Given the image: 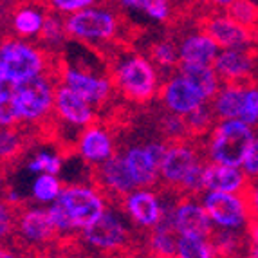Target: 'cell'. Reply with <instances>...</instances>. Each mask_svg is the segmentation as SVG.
I'll list each match as a JSON object with an SVG mask.
<instances>
[{
  "label": "cell",
  "mask_w": 258,
  "mask_h": 258,
  "mask_svg": "<svg viewBox=\"0 0 258 258\" xmlns=\"http://www.w3.org/2000/svg\"><path fill=\"white\" fill-rule=\"evenodd\" d=\"M108 206L110 199L94 182H71L47 208L60 238H71L96 222Z\"/></svg>",
  "instance_id": "1"
},
{
  "label": "cell",
  "mask_w": 258,
  "mask_h": 258,
  "mask_svg": "<svg viewBox=\"0 0 258 258\" xmlns=\"http://www.w3.org/2000/svg\"><path fill=\"white\" fill-rule=\"evenodd\" d=\"M206 155L197 139L168 141L159 166V184L177 195L203 194Z\"/></svg>",
  "instance_id": "2"
},
{
  "label": "cell",
  "mask_w": 258,
  "mask_h": 258,
  "mask_svg": "<svg viewBox=\"0 0 258 258\" xmlns=\"http://www.w3.org/2000/svg\"><path fill=\"white\" fill-rule=\"evenodd\" d=\"M108 74L117 94L136 105L154 101L163 85V73L155 67L150 56L138 51H125L117 54Z\"/></svg>",
  "instance_id": "3"
},
{
  "label": "cell",
  "mask_w": 258,
  "mask_h": 258,
  "mask_svg": "<svg viewBox=\"0 0 258 258\" xmlns=\"http://www.w3.org/2000/svg\"><path fill=\"white\" fill-rule=\"evenodd\" d=\"M56 56L38 42L6 36L0 40V83L15 87L31 78L56 73Z\"/></svg>",
  "instance_id": "4"
},
{
  "label": "cell",
  "mask_w": 258,
  "mask_h": 258,
  "mask_svg": "<svg viewBox=\"0 0 258 258\" xmlns=\"http://www.w3.org/2000/svg\"><path fill=\"white\" fill-rule=\"evenodd\" d=\"M69 40L83 45H110L123 33V18L116 8L96 4L65 17Z\"/></svg>",
  "instance_id": "5"
},
{
  "label": "cell",
  "mask_w": 258,
  "mask_h": 258,
  "mask_svg": "<svg viewBox=\"0 0 258 258\" xmlns=\"http://www.w3.org/2000/svg\"><path fill=\"white\" fill-rule=\"evenodd\" d=\"M80 242L94 253L114 256L126 251L132 244L134 226L117 206H108L107 211L78 235Z\"/></svg>",
  "instance_id": "6"
},
{
  "label": "cell",
  "mask_w": 258,
  "mask_h": 258,
  "mask_svg": "<svg viewBox=\"0 0 258 258\" xmlns=\"http://www.w3.org/2000/svg\"><path fill=\"white\" fill-rule=\"evenodd\" d=\"M58 87L56 73L42 74L13 87L20 126H42L52 119Z\"/></svg>",
  "instance_id": "7"
},
{
  "label": "cell",
  "mask_w": 258,
  "mask_h": 258,
  "mask_svg": "<svg viewBox=\"0 0 258 258\" xmlns=\"http://www.w3.org/2000/svg\"><path fill=\"white\" fill-rule=\"evenodd\" d=\"M254 138V130L242 119H220L204 138L206 161L240 166L245 150Z\"/></svg>",
  "instance_id": "8"
},
{
  "label": "cell",
  "mask_w": 258,
  "mask_h": 258,
  "mask_svg": "<svg viewBox=\"0 0 258 258\" xmlns=\"http://www.w3.org/2000/svg\"><path fill=\"white\" fill-rule=\"evenodd\" d=\"M56 78H58V83L69 87L71 91L80 94L96 108L107 105L112 99V96L116 94L110 74L94 71L89 65L58 61Z\"/></svg>",
  "instance_id": "9"
},
{
  "label": "cell",
  "mask_w": 258,
  "mask_h": 258,
  "mask_svg": "<svg viewBox=\"0 0 258 258\" xmlns=\"http://www.w3.org/2000/svg\"><path fill=\"white\" fill-rule=\"evenodd\" d=\"M201 203L206 208L208 215L215 229L229 231H247L251 219L249 203L245 194H226V191H203Z\"/></svg>",
  "instance_id": "10"
},
{
  "label": "cell",
  "mask_w": 258,
  "mask_h": 258,
  "mask_svg": "<svg viewBox=\"0 0 258 258\" xmlns=\"http://www.w3.org/2000/svg\"><path fill=\"white\" fill-rule=\"evenodd\" d=\"M166 147L168 141L163 138L147 139L125 147L123 157L138 188H155L159 184V166Z\"/></svg>",
  "instance_id": "11"
},
{
  "label": "cell",
  "mask_w": 258,
  "mask_h": 258,
  "mask_svg": "<svg viewBox=\"0 0 258 258\" xmlns=\"http://www.w3.org/2000/svg\"><path fill=\"white\" fill-rule=\"evenodd\" d=\"M15 238L29 249H43L54 244L60 235L56 231L52 217L47 206L26 204L17 210V226Z\"/></svg>",
  "instance_id": "12"
},
{
  "label": "cell",
  "mask_w": 258,
  "mask_h": 258,
  "mask_svg": "<svg viewBox=\"0 0 258 258\" xmlns=\"http://www.w3.org/2000/svg\"><path fill=\"white\" fill-rule=\"evenodd\" d=\"M117 204L130 224L141 231H150L155 226H159L166 219L170 210V204L154 188L132 189Z\"/></svg>",
  "instance_id": "13"
},
{
  "label": "cell",
  "mask_w": 258,
  "mask_h": 258,
  "mask_svg": "<svg viewBox=\"0 0 258 258\" xmlns=\"http://www.w3.org/2000/svg\"><path fill=\"white\" fill-rule=\"evenodd\" d=\"M168 219L179 237H211L215 226L197 195H177L170 204Z\"/></svg>",
  "instance_id": "14"
},
{
  "label": "cell",
  "mask_w": 258,
  "mask_h": 258,
  "mask_svg": "<svg viewBox=\"0 0 258 258\" xmlns=\"http://www.w3.org/2000/svg\"><path fill=\"white\" fill-rule=\"evenodd\" d=\"M73 147L76 155L82 159V163L91 166L92 170V168L99 166L116 154L117 141L110 126H107L105 123H99V121H94L92 125L80 130Z\"/></svg>",
  "instance_id": "15"
},
{
  "label": "cell",
  "mask_w": 258,
  "mask_h": 258,
  "mask_svg": "<svg viewBox=\"0 0 258 258\" xmlns=\"http://www.w3.org/2000/svg\"><path fill=\"white\" fill-rule=\"evenodd\" d=\"M98 117V108L91 105L80 94L71 91L63 83H58L54 96V112L52 119L63 125L65 128H73L80 134L85 126L92 125Z\"/></svg>",
  "instance_id": "16"
},
{
  "label": "cell",
  "mask_w": 258,
  "mask_h": 258,
  "mask_svg": "<svg viewBox=\"0 0 258 258\" xmlns=\"http://www.w3.org/2000/svg\"><path fill=\"white\" fill-rule=\"evenodd\" d=\"M92 182L98 186L110 201H117L128 195L132 189H136L132 175L128 172L126 161L123 157V152H116L110 159L101 163L99 166L92 168Z\"/></svg>",
  "instance_id": "17"
},
{
  "label": "cell",
  "mask_w": 258,
  "mask_h": 258,
  "mask_svg": "<svg viewBox=\"0 0 258 258\" xmlns=\"http://www.w3.org/2000/svg\"><path fill=\"white\" fill-rule=\"evenodd\" d=\"M157 98L164 110L177 114V116H188L189 112L208 103L204 96L179 73L164 78Z\"/></svg>",
  "instance_id": "18"
},
{
  "label": "cell",
  "mask_w": 258,
  "mask_h": 258,
  "mask_svg": "<svg viewBox=\"0 0 258 258\" xmlns=\"http://www.w3.org/2000/svg\"><path fill=\"white\" fill-rule=\"evenodd\" d=\"M213 69L222 83H251L256 69V54L249 47L220 49L213 61Z\"/></svg>",
  "instance_id": "19"
},
{
  "label": "cell",
  "mask_w": 258,
  "mask_h": 258,
  "mask_svg": "<svg viewBox=\"0 0 258 258\" xmlns=\"http://www.w3.org/2000/svg\"><path fill=\"white\" fill-rule=\"evenodd\" d=\"M201 29L215 40L220 49H245L254 42V31L237 24L226 13L206 17Z\"/></svg>",
  "instance_id": "20"
},
{
  "label": "cell",
  "mask_w": 258,
  "mask_h": 258,
  "mask_svg": "<svg viewBox=\"0 0 258 258\" xmlns=\"http://www.w3.org/2000/svg\"><path fill=\"white\" fill-rule=\"evenodd\" d=\"M49 9L43 2H20L15 6L8 18L11 36L38 42Z\"/></svg>",
  "instance_id": "21"
},
{
  "label": "cell",
  "mask_w": 258,
  "mask_h": 258,
  "mask_svg": "<svg viewBox=\"0 0 258 258\" xmlns=\"http://www.w3.org/2000/svg\"><path fill=\"white\" fill-rule=\"evenodd\" d=\"M251 179L240 166H229L206 161L203 172V191H226V194H245Z\"/></svg>",
  "instance_id": "22"
},
{
  "label": "cell",
  "mask_w": 258,
  "mask_h": 258,
  "mask_svg": "<svg viewBox=\"0 0 258 258\" xmlns=\"http://www.w3.org/2000/svg\"><path fill=\"white\" fill-rule=\"evenodd\" d=\"M179 58L181 63H203V65H213L220 47L217 42L211 38L203 29L188 33L182 36L179 42Z\"/></svg>",
  "instance_id": "23"
},
{
  "label": "cell",
  "mask_w": 258,
  "mask_h": 258,
  "mask_svg": "<svg viewBox=\"0 0 258 258\" xmlns=\"http://www.w3.org/2000/svg\"><path fill=\"white\" fill-rule=\"evenodd\" d=\"M114 4L119 13L139 17L155 26L170 22L173 15L172 0H114Z\"/></svg>",
  "instance_id": "24"
},
{
  "label": "cell",
  "mask_w": 258,
  "mask_h": 258,
  "mask_svg": "<svg viewBox=\"0 0 258 258\" xmlns=\"http://www.w3.org/2000/svg\"><path fill=\"white\" fill-rule=\"evenodd\" d=\"M245 83H222L213 99L210 101L211 110L217 121L220 119H240L244 105Z\"/></svg>",
  "instance_id": "25"
},
{
  "label": "cell",
  "mask_w": 258,
  "mask_h": 258,
  "mask_svg": "<svg viewBox=\"0 0 258 258\" xmlns=\"http://www.w3.org/2000/svg\"><path fill=\"white\" fill-rule=\"evenodd\" d=\"M177 73L188 80L191 85L204 96L208 103H210L213 96L219 92L222 87V80L213 69V65H203V63H179Z\"/></svg>",
  "instance_id": "26"
},
{
  "label": "cell",
  "mask_w": 258,
  "mask_h": 258,
  "mask_svg": "<svg viewBox=\"0 0 258 258\" xmlns=\"http://www.w3.org/2000/svg\"><path fill=\"white\" fill-rule=\"evenodd\" d=\"M177 240H179V235L172 228L170 219L166 215V219L159 226H155L154 229L148 231L147 251L152 258H175Z\"/></svg>",
  "instance_id": "27"
},
{
  "label": "cell",
  "mask_w": 258,
  "mask_h": 258,
  "mask_svg": "<svg viewBox=\"0 0 258 258\" xmlns=\"http://www.w3.org/2000/svg\"><path fill=\"white\" fill-rule=\"evenodd\" d=\"M65 184L60 175H51V173H40L35 175L29 188V197L35 204L40 206H51L58 201V197L63 191Z\"/></svg>",
  "instance_id": "28"
},
{
  "label": "cell",
  "mask_w": 258,
  "mask_h": 258,
  "mask_svg": "<svg viewBox=\"0 0 258 258\" xmlns=\"http://www.w3.org/2000/svg\"><path fill=\"white\" fill-rule=\"evenodd\" d=\"M67 42H71V40L69 35H67V29H65V17L49 11L38 43L47 49L51 54L56 56V52H60L67 45Z\"/></svg>",
  "instance_id": "29"
},
{
  "label": "cell",
  "mask_w": 258,
  "mask_h": 258,
  "mask_svg": "<svg viewBox=\"0 0 258 258\" xmlns=\"http://www.w3.org/2000/svg\"><path fill=\"white\" fill-rule=\"evenodd\" d=\"M148 56L161 73L177 71L181 58H179V45L172 38H157L148 45Z\"/></svg>",
  "instance_id": "30"
},
{
  "label": "cell",
  "mask_w": 258,
  "mask_h": 258,
  "mask_svg": "<svg viewBox=\"0 0 258 258\" xmlns=\"http://www.w3.org/2000/svg\"><path fill=\"white\" fill-rule=\"evenodd\" d=\"M63 166L65 157L61 155V152L51 150V148H38L26 159V172L31 175H40V173L60 175Z\"/></svg>",
  "instance_id": "31"
},
{
  "label": "cell",
  "mask_w": 258,
  "mask_h": 258,
  "mask_svg": "<svg viewBox=\"0 0 258 258\" xmlns=\"http://www.w3.org/2000/svg\"><path fill=\"white\" fill-rule=\"evenodd\" d=\"M175 258H220L211 237H179Z\"/></svg>",
  "instance_id": "32"
},
{
  "label": "cell",
  "mask_w": 258,
  "mask_h": 258,
  "mask_svg": "<svg viewBox=\"0 0 258 258\" xmlns=\"http://www.w3.org/2000/svg\"><path fill=\"white\" fill-rule=\"evenodd\" d=\"M22 126H0V163H15L26 152V136Z\"/></svg>",
  "instance_id": "33"
},
{
  "label": "cell",
  "mask_w": 258,
  "mask_h": 258,
  "mask_svg": "<svg viewBox=\"0 0 258 258\" xmlns=\"http://www.w3.org/2000/svg\"><path fill=\"white\" fill-rule=\"evenodd\" d=\"M186 126H188V134L191 139H204L217 123V117L211 110V105L206 103L203 107L195 108L194 112H189L188 116H184Z\"/></svg>",
  "instance_id": "34"
},
{
  "label": "cell",
  "mask_w": 258,
  "mask_h": 258,
  "mask_svg": "<svg viewBox=\"0 0 258 258\" xmlns=\"http://www.w3.org/2000/svg\"><path fill=\"white\" fill-rule=\"evenodd\" d=\"M220 258H238L244 247V235L242 231H229V229H215L211 235Z\"/></svg>",
  "instance_id": "35"
},
{
  "label": "cell",
  "mask_w": 258,
  "mask_h": 258,
  "mask_svg": "<svg viewBox=\"0 0 258 258\" xmlns=\"http://www.w3.org/2000/svg\"><path fill=\"white\" fill-rule=\"evenodd\" d=\"M224 13L229 18L240 24V26L247 27L251 31H256L258 27V4H254L253 0H235L228 8L224 9Z\"/></svg>",
  "instance_id": "36"
},
{
  "label": "cell",
  "mask_w": 258,
  "mask_h": 258,
  "mask_svg": "<svg viewBox=\"0 0 258 258\" xmlns=\"http://www.w3.org/2000/svg\"><path fill=\"white\" fill-rule=\"evenodd\" d=\"M159 130L161 138L166 141H179V139H191L188 134V126H186L184 116H177L172 112H163V116L159 119Z\"/></svg>",
  "instance_id": "37"
},
{
  "label": "cell",
  "mask_w": 258,
  "mask_h": 258,
  "mask_svg": "<svg viewBox=\"0 0 258 258\" xmlns=\"http://www.w3.org/2000/svg\"><path fill=\"white\" fill-rule=\"evenodd\" d=\"M0 126L9 128V126H20V116L15 103L13 87L0 85Z\"/></svg>",
  "instance_id": "38"
},
{
  "label": "cell",
  "mask_w": 258,
  "mask_h": 258,
  "mask_svg": "<svg viewBox=\"0 0 258 258\" xmlns=\"http://www.w3.org/2000/svg\"><path fill=\"white\" fill-rule=\"evenodd\" d=\"M240 119L251 126L258 125V83H245L244 105H242Z\"/></svg>",
  "instance_id": "39"
},
{
  "label": "cell",
  "mask_w": 258,
  "mask_h": 258,
  "mask_svg": "<svg viewBox=\"0 0 258 258\" xmlns=\"http://www.w3.org/2000/svg\"><path fill=\"white\" fill-rule=\"evenodd\" d=\"M15 226H17V208L0 195V244H6L15 237Z\"/></svg>",
  "instance_id": "40"
},
{
  "label": "cell",
  "mask_w": 258,
  "mask_h": 258,
  "mask_svg": "<svg viewBox=\"0 0 258 258\" xmlns=\"http://www.w3.org/2000/svg\"><path fill=\"white\" fill-rule=\"evenodd\" d=\"M42 2L51 13H58L61 17H69L82 9L98 4V0H42Z\"/></svg>",
  "instance_id": "41"
},
{
  "label": "cell",
  "mask_w": 258,
  "mask_h": 258,
  "mask_svg": "<svg viewBox=\"0 0 258 258\" xmlns=\"http://www.w3.org/2000/svg\"><path fill=\"white\" fill-rule=\"evenodd\" d=\"M240 168L244 170V173L249 177L251 181L258 179V136L256 134H254L253 141H251V145L247 147V150H245Z\"/></svg>",
  "instance_id": "42"
},
{
  "label": "cell",
  "mask_w": 258,
  "mask_h": 258,
  "mask_svg": "<svg viewBox=\"0 0 258 258\" xmlns=\"http://www.w3.org/2000/svg\"><path fill=\"white\" fill-rule=\"evenodd\" d=\"M245 197H247V203H249V210L253 219H258V179L249 182L247 191H245Z\"/></svg>",
  "instance_id": "43"
},
{
  "label": "cell",
  "mask_w": 258,
  "mask_h": 258,
  "mask_svg": "<svg viewBox=\"0 0 258 258\" xmlns=\"http://www.w3.org/2000/svg\"><path fill=\"white\" fill-rule=\"evenodd\" d=\"M2 197H4L13 208H17V210H18V208H22V206H26V197H24V195H22L20 191H18V189H15V188H8L4 194H2Z\"/></svg>",
  "instance_id": "44"
},
{
  "label": "cell",
  "mask_w": 258,
  "mask_h": 258,
  "mask_svg": "<svg viewBox=\"0 0 258 258\" xmlns=\"http://www.w3.org/2000/svg\"><path fill=\"white\" fill-rule=\"evenodd\" d=\"M245 233H247V238H249L251 245H258V219H251Z\"/></svg>",
  "instance_id": "45"
},
{
  "label": "cell",
  "mask_w": 258,
  "mask_h": 258,
  "mask_svg": "<svg viewBox=\"0 0 258 258\" xmlns=\"http://www.w3.org/2000/svg\"><path fill=\"white\" fill-rule=\"evenodd\" d=\"M0 258H24L17 249L9 247L6 244H0Z\"/></svg>",
  "instance_id": "46"
},
{
  "label": "cell",
  "mask_w": 258,
  "mask_h": 258,
  "mask_svg": "<svg viewBox=\"0 0 258 258\" xmlns=\"http://www.w3.org/2000/svg\"><path fill=\"white\" fill-rule=\"evenodd\" d=\"M231 2H235V0H211V4H215L217 8H222V9L228 8Z\"/></svg>",
  "instance_id": "47"
},
{
  "label": "cell",
  "mask_w": 258,
  "mask_h": 258,
  "mask_svg": "<svg viewBox=\"0 0 258 258\" xmlns=\"http://www.w3.org/2000/svg\"><path fill=\"white\" fill-rule=\"evenodd\" d=\"M245 258H258V245H251L245 253Z\"/></svg>",
  "instance_id": "48"
},
{
  "label": "cell",
  "mask_w": 258,
  "mask_h": 258,
  "mask_svg": "<svg viewBox=\"0 0 258 258\" xmlns=\"http://www.w3.org/2000/svg\"><path fill=\"white\" fill-rule=\"evenodd\" d=\"M63 258H87V256L82 253H69V254H65Z\"/></svg>",
  "instance_id": "49"
},
{
  "label": "cell",
  "mask_w": 258,
  "mask_h": 258,
  "mask_svg": "<svg viewBox=\"0 0 258 258\" xmlns=\"http://www.w3.org/2000/svg\"><path fill=\"white\" fill-rule=\"evenodd\" d=\"M0 2H4V0H0Z\"/></svg>",
  "instance_id": "50"
},
{
  "label": "cell",
  "mask_w": 258,
  "mask_h": 258,
  "mask_svg": "<svg viewBox=\"0 0 258 258\" xmlns=\"http://www.w3.org/2000/svg\"><path fill=\"white\" fill-rule=\"evenodd\" d=\"M0 85H2V83H0Z\"/></svg>",
  "instance_id": "51"
},
{
  "label": "cell",
  "mask_w": 258,
  "mask_h": 258,
  "mask_svg": "<svg viewBox=\"0 0 258 258\" xmlns=\"http://www.w3.org/2000/svg\"><path fill=\"white\" fill-rule=\"evenodd\" d=\"M256 126H258V125H256Z\"/></svg>",
  "instance_id": "52"
}]
</instances>
